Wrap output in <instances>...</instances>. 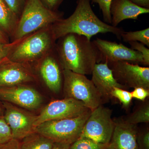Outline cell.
Masks as SVG:
<instances>
[{"label":"cell","mask_w":149,"mask_h":149,"mask_svg":"<svg viewBox=\"0 0 149 149\" xmlns=\"http://www.w3.org/2000/svg\"><path fill=\"white\" fill-rule=\"evenodd\" d=\"M13 139L11 131L3 116L0 118V145L5 143Z\"/></svg>","instance_id":"d4e9b609"},{"label":"cell","mask_w":149,"mask_h":149,"mask_svg":"<svg viewBox=\"0 0 149 149\" xmlns=\"http://www.w3.org/2000/svg\"><path fill=\"white\" fill-rule=\"evenodd\" d=\"M35 79L26 63L11 61L7 58L0 62V88L20 85Z\"/></svg>","instance_id":"4fadbf2b"},{"label":"cell","mask_w":149,"mask_h":149,"mask_svg":"<svg viewBox=\"0 0 149 149\" xmlns=\"http://www.w3.org/2000/svg\"><path fill=\"white\" fill-rule=\"evenodd\" d=\"M92 80L104 102L111 98V93L114 88L127 90L124 85L117 82L113 76L112 70L109 66L107 61L95 65L92 71Z\"/></svg>","instance_id":"5bb4252c"},{"label":"cell","mask_w":149,"mask_h":149,"mask_svg":"<svg viewBox=\"0 0 149 149\" xmlns=\"http://www.w3.org/2000/svg\"><path fill=\"white\" fill-rule=\"evenodd\" d=\"M54 142L39 133H33L20 142L21 149H52Z\"/></svg>","instance_id":"d6986e66"},{"label":"cell","mask_w":149,"mask_h":149,"mask_svg":"<svg viewBox=\"0 0 149 149\" xmlns=\"http://www.w3.org/2000/svg\"><path fill=\"white\" fill-rule=\"evenodd\" d=\"M91 112L90 110L77 117L45 121L35 127V132L54 143L71 145L80 138Z\"/></svg>","instance_id":"5b68a950"},{"label":"cell","mask_w":149,"mask_h":149,"mask_svg":"<svg viewBox=\"0 0 149 149\" xmlns=\"http://www.w3.org/2000/svg\"><path fill=\"white\" fill-rule=\"evenodd\" d=\"M19 42L3 43L0 42V62L7 57L14 48Z\"/></svg>","instance_id":"f1b7e54d"},{"label":"cell","mask_w":149,"mask_h":149,"mask_svg":"<svg viewBox=\"0 0 149 149\" xmlns=\"http://www.w3.org/2000/svg\"><path fill=\"white\" fill-rule=\"evenodd\" d=\"M112 1V0H92V3L98 4L102 13L104 20L108 24H111L110 6Z\"/></svg>","instance_id":"cb8c5ba5"},{"label":"cell","mask_w":149,"mask_h":149,"mask_svg":"<svg viewBox=\"0 0 149 149\" xmlns=\"http://www.w3.org/2000/svg\"><path fill=\"white\" fill-rule=\"evenodd\" d=\"M63 13L48 9L40 0H27L13 34V42H19L62 19Z\"/></svg>","instance_id":"3957f363"},{"label":"cell","mask_w":149,"mask_h":149,"mask_svg":"<svg viewBox=\"0 0 149 149\" xmlns=\"http://www.w3.org/2000/svg\"><path fill=\"white\" fill-rule=\"evenodd\" d=\"M110 95L111 98L115 97L118 99L122 104L123 107L125 109L129 107L133 98L131 92L120 88H113Z\"/></svg>","instance_id":"603a6c76"},{"label":"cell","mask_w":149,"mask_h":149,"mask_svg":"<svg viewBox=\"0 0 149 149\" xmlns=\"http://www.w3.org/2000/svg\"><path fill=\"white\" fill-rule=\"evenodd\" d=\"M1 117H2V111L1 107H0V118Z\"/></svg>","instance_id":"d590c367"},{"label":"cell","mask_w":149,"mask_h":149,"mask_svg":"<svg viewBox=\"0 0 149 149\" xmlns=\"http://www.w3.org/2000/svg\"><path fill=\"white\" fill-rule=\"evenodd\" d=\"M107 145L98 143L89 138L80 137L70 145V149H107Z\"/></svg>","instance_id":"7402d4cb"},{"label":"cell","mask_w":149,"mask_h":149,"mask_svg":"<svg viewBox=\"0 0 149 149\" xmlns=\"http://www.w3.org/2000/svg\"><path fill=\"white\" fill-rule=\"evenodd\" d=\"M149 13V9L136 5L130 0H112L110 6L111 25L117 27L123 20H137L140 15Z\"/></svg>","instance_id":"e0dca14e"},{"label":"cell","mask_w":149,"mask_h":149,"mask_svg":"<svg viewBox=\"0 0 149 149\" xmlns=\"http://www.w3.org/2000/svg\"><path fill=\"white\" fill-rule=\"evenodd\" d=\"M134 89L131 92L133 98L143 102L149 97V90L142 87H138Z\"/></svg>","instance_id":"f546056e"},{"label":"cell","mask_w":149,"mask_h":149,"mask_svg":"<svg viewBox=\"0 0 149 149\" xmlns=\"http://www.w3.org/2000/svg\"><path fill=\"white\" fill-rule=\"evenodd\" d=\"M112 113L111 109L102 104L91 111L80 137L89 138L101 143L108 144L115 125L114 120L111 118Z\"/></svg>","instance_id":"52a82bcc"},{"label":"cell","mask_w":149,"mask_h":149,"mask_svg":"<svg viewBox=\"0 0 149 149\" xmlns=\"http://www.w3.org/2000/svg\"><path fill=\"white\" fill-rule=\"evenodd\" d=\"M100 52L102 61L108 63L117 61H126L131 63L143 65L141 54L123 44H118L97 38L93 41Z\"/></svg>","instance_id":"8fae6325"},{"label":"cell","mask_w":149,"mask_h":149,"mask_svg":"<svg viewBox=\"0 0 149 149\" xmlns=\"http://www.w3.org/2000/svg\"><path fill=\"white\" fill-rule=\"evenodd\" d=\"M43 5L48 9L57 11L63 0H40Z\"/></svg>","instance_id":"4dcf8cb0"},{"label":"cell","mask_w":149,"mask_h":149,"mask_svg":"<svg viewBox=\"0 0 149 149\" xmlns=\"http://www.w3.org/2000/svg\"><path fill=\"white\" fill-rule=\"evenodd\" d=\"M14 13L19 18L27 0H4Z\"/></svg>","instance_id":"83f0119b"},{"label":"cell","mask_w":149,"mask_h":149,"mask_svg":"<svg viewBox=\"0 0 149 149\" xmlns=\"http://www.w3.org/2000/svg\"><path fill=\"white\" fill-rule=\"evenodd\" d=\"M121 38L125 42H139L149 47V28L135 32L124 31L121 34Z\"/></svg>","instance_id":"44dd1931"},{"label":"cell","mask_w":149,"mask_h":149,"mask_svg":"<svg viewBox=\"0 0 149 149\" xmlns=\"http://www.w3.org/2000/svg\"><path fill=\"white\" fill-rule=\"evenodd\" d=\"M0 99L29 110L37 109L42 102L36 90L22 84L0 88Z\"/></svg>","instance_id":"7c38bea8"},{"label":"cell","mask_w":149,"mask_h":149,"mask_svg":"<svg viewBox=\"0 0 149 149\" xmlns=\"http://www.w3.org/2000/svg\"><path fill=\"white\" fill-rule=\"evenodd\" d=\"M61 68L59 59L50 55L43 58L40 65L41 77L48 88L55 93L60 91L63 83V69Z\"/></svg>","instance_id":"2e32d148"},{"label":"cell","mask_w":149,"mask_h":149,"mask_svg":"<svg viewBox=\"0 0 149 149\" xmlns=\"http://www.w3.org/2000/svg\"><path fill=\"white\" fill-rule=\"evenodd\" d=\"M70 147L69 144L54 143L52 149H70Z\"/></svg>","instance_id":"836d02e7"},{"label":"cell","mask_w":149,"mask_h":149,"mask_svg":"<svg viewBox=\"0 0 149 149\" xmlns=\"http://www.w3.org/2000/svg\"><path fill=\"white\" fill-rule=\"evenodd\" d=\"M117 82L128 88L138 87L149 90V68L126 61L108 63Z\"/></svg>","instance_id":"9c48e42d"},{"label":"cell","mask_w":149,"mask_h":149,"mask_svg":"<svg viewBox=\"0 0 149 149\" xmlns=\"http://www.w3.org/2000/svg\"><path fill=\"white\" fill-rule=\"evenodd\" d=\"M63 91L66 97L82 102L91 111L104 103L92 80L85 75L63 69Z\"/></svg>","instance_id":"8992f818"},{"label":"cell","mask_w":149,"mask_h":149,"mask_svg":"<svg viewBox=\"0 0 149 149\" xmlns=\"http://www.w3.org/2000/svg\"><path fill=\"white\" fill-rule=\"evenodd\" d=\"M0 42L3 43H9L7 35H6L1 29H0Z\"/></svg>","instance_id":"e575fe53"},{"label":"cell","mask_w":149,"mask_h":149,"mask_svg":"<svg viewBox=\"0 0 149 149\" xmlns=\"http://www.w3.org/2000/svg\"><path fill=\"white\" fill-rule=\"evenodd\" d=\"M3 106L5 109L3 118L10 128L13 139L19 141L35 133V123L37 116L7 102H4Z\"/></svg>","instance_id":"30bf717a"},{"label":"cell","mask_w":149,"mask_h":149,"mask_svg":"<svg viewBox=\"0 0 149 149\" xmlns=\"http://www.w3.org/2000/svg\"><path fill=\"white\" fill-rule=\"evenodd\" d=\"M130 124L137 125L140 123L149 122V102L147 100L143 102L138 108L131 114L123 119Z\"/></svg>","instance_id":"ffe728a7"},{"label":"cell","mask_w":149,"mask_h":149,"mask_svg":"<svg viewBox=\"0 0 149 149\" xmlns=\"http://www.w3.org/2000/svg\"><path fill=\"white\" fill-rule=\"evenodd\" d=\"M59 40L56 51L63 69L83 75L91 74L95 65L102 61L98 48L85 36L69 34Z\"/></svg>","instance_id":"7a4b0ae2"},{"label":"cell","mask_w":149,"mask_h":149,"mask_svg":"<svg viewBox=\"0 0 149 149\" xmlns=\"http://www.w3.org/2000/svg\"><path fill=\"white\" fill-rule=\"evenodd\" d=\"M91 0H77V6L73 13L67 18L61 19L51 26L55 40L69 34L83 35L91 40L97 34L111 33L118 39L124 30L115 27L100 19L94 12Z\"/></svg>","instance_id":"6da1fadb"},{"label":"cell","mask_w":149,"mask_h":149,"mask_svg":"<svg viewBox=\"0 0 149 149\" xmlns=\"http://www.w3.org/2000/svg\"><path fill=\"white\" fill-rule=\"evenodd\" d=\"M51 26L39 30L19 41L7 58L11 61L27 63L45 57L48 53L50 52L55 41Z\"/></svg>","instance_id":"277c9868"},{"label":"cell","mask_w":149,"mask_h":149,"mask_svg":"<svg viewBox=\"0 0 149 149\" xmlns=\"http://www.w3.org/2000/svg\"><path fill=\"white\" fill-rule=\"evenodd\" d=\"M18 19L4 0H0V29L6 35H13Z\"/></svg>","instance_id":"ac0fdd59"},{"label":"cell","mask_w":149,"mask_h":149,"mask_svg":"<svg viewBox=\"0 0 149 149\" xmlns=\"http://www.w3.org/2000/svg\"><path fill=\"white\" fill-rule=\"evenodd\" d=\"M0 149H21L20 142L16 139H12L8 142L0 145Z\"/></svg>","instance_id":"1f68e13d"},{"label":"cell","mask_w":149,"mask_h":149,"mask_svg":"<svg viewBox=\"0 0 149 149\" xmlns=\"http://www.w3.org/2000/svg\"><path fill=\"white\" fill-rule=\"evenodd\" d=\"M137 142L139 149H149V130L148 128L138 130Z\"/></svg>","instance_id":"4316f807"},{"label":"cell","mask_w":149,"mask_h":149,"mask_svg":"<svg viewBox=\"0 0 149 149\" xmlns=\"http://www.w3.org/2000/svg\"><path fill=\"white\" fill-rule=\"evenodd\" d=\"M89 110L82 102L72 98L53 101L37 116L35 126L49 120L77 117Z\"/></svg>","instance_id":"ba28073f"},{"label":"cell","mask_w":149,"mask_h":149,"mask_svg":"<svg viewBox=\"0 0 149 149\" xmlns=\"http://www.w3.org/2000/svg\"><path fill=\"white\" fill-rule=\"evenodd\" d=\"M136 5L144 8L149 9V0H130Z\"/></svg>","instance_id":"d6a6232c"},{"label":"cell","mask_w":149,"mask_h":149,"mask_svg":"<svg viewBox=\"0 0 149 149\" xmlns=\"http://www.w3.org/2000/svg\"><path fill=\"white\" fill-rule=\"evenodd\" d=\"M115 128L107 149H139L137 142V125L123 119L114 120Z\"/></svg>","instance_id":"9a60e30c"},{"label":"cell","mask_w":149,"mask_h":149,"mask_svg":"<svg viewBox=\"0 0 149 149\" xmlns=\"http://www.w3.org/2000/svg\"><path fill=\"white\" fill-rule=\"evenodd\" d=\"M131 49L139 52L141 54L143 59L144 65H149V49L145 47L143 44L138 42H128Z\"/></svg>","instance_id":"484cf974"}]
</instances>
